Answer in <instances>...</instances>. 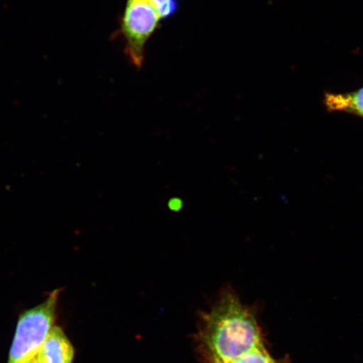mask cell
Instances as JSON below:
<instances>
[{
    "label": "cell",
    "mask_w": 363,
    "mask_h": 363,
    "mask_svg": "<svg viewBox=\"0 0 363 363\" xmlns=\"http://www.w3.org/2000/svg\"><path fill=\"white\" fill-rule=\"evenodd\" d=\"M75 350L65 331L54 326L35 356L38 363H72Z\"/></svg>",
    "instance_id": "4"
},
{
    "label": "cell",
    "mask_w": 363,
    "mask_h": 363,
    "mask_svg": "<svg viewBox=\"0 0 363 363\" xmlns=\"http://www.w3.org/2000/svg\"><path fill=\"white\" fill-rule=\"evenodd\" d=\"M60 293V289L54 290L45 301L20 315L8 363H22L38 355L55 324Z\"/></svg>",
    "instance_id": "2"
},
{
    "label": "cell",
    "mask_w": 363,
    "mask_h": 363,
    "mask_svg": "<svg viewBox=\"0 0 363 363\" xmlns=\"http://www.w3.org/2000/svg\"><path fill=\"white\" fill-rule=\"evenodd\" d=\"M233 363H275L263 346L245 353Z\"/></svg>",
    "instance_id": "6"
},
{
    "label": "cell",
    "mask_w": 363,
    "mask_h": 363,
    "mask_svg": "<svg viewBox=\"0 0 363 363\" xmlns=\"http://www.w3.org/2000/svg\"><path fill=\"white\" fill-rule=\"evenodd\" d=\"M214 363H221V362L219 361H214Z\"/></svg>",
    "instance_id": "10"
},
{
    "label": "cell",
    "mask_w": 363,
    "mask_h": 363,
    "mask_svg": "<svg viewBox=\"0 0 363 363\" xmlns=\"http://www.w3.org/2000/svg\"><path fill=\"white\" fill-rule=\"evenodd\" d=\"M156 9L162 18L171 15L175 11L174 0H147Z\"/></svg>",
    "instance_id": "7"
},
{
    "label": "cell",
    "mask_w": 363,
    "mask_h": 363,
    "mask_svg": "<svg viewBox=\"0 0 363 363\" xmlns=\"http://www.w3.org/2000/svg\"><path fill=\"white\" fill-rule=\"evenodd\" d=\"M324 104L329 112H342L363 118V87L348 93H325Z\"/></svg>",
    "instance_id": "5"
},
{
    "label": "cell",
    "mask_w": 363,
    "mask_h": 363,
    "mask_svg": "<svg viewBox=\"0 0 363 363\" xmlns=\"http://www.w3.org/2000/svg\"><path fill=\"white\" fill-rule=\"evenodd\" d=\"M182 207H183V203L179 199H174L169 202V208L172 211H178Z\"/></svg>",
    "instance_id": "8"
},
{
    "label": "cell",
    "mask_w": 363,
    "mask_h": 363,
    "mask_svg": "<svg viewBox=\"0 0 363 363\" xmlns=\"http://www.w3.org/2000/svg\"><path fill=\"white\" fill-rule=\"evenodd\" d=\"M162 17L147 0H127L120 33L126 55L135 67H142L148 40Z\"/></svg>",
    "instance_id": "3"
},
{
    "label": "cell",
    "mask_w": 363,
    "mask_h": 363,
    "mask_svg": "<svg viewBox=\"0 0 363 363\" xmlns=\"http://www.w3.org/2000/svg\"><path fill=\"white\" fill-rule=\"evenodd\" d=\"M203 339L213 360L221 363H233L245 353L263 346L255 318L230 293L206 315Z\"/></svg>",
    "instance_id": "1"
},
{
    "label": "cell",
    "mask_w": 363,
    "mask_h": 363,
    "mask_svg": "<svg viewBox=\"0 0 363 363\" xmlns=\"http://www.w3.org/2000/svg\"><path fill=\"white\" fill-rule=\"evenodd\" d=\"M22 363H38V362H36L35 358H33V359H30L29 361H26V362H22Z\"/></svg>",
    "instance_id": "9"
}]
</instances>
